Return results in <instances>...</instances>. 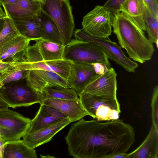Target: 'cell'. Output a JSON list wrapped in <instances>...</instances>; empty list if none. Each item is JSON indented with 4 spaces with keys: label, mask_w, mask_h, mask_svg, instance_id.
<instances>
[{
    "label": "cell",
    "mask_w": 158,
    "mask_h": 158,
    "mask_svg": "<svg viewBox=\"0 0 158 158\" xmlns=\"http://www.w3.org/2000/svg\"><path fill=\"white\" fill-rule=\"evenodd\" d=\"M65 139L69 154L75 158H108L126 153L135 141L134 128L122 119L83 118L71 125Z\"/></svg>",
    "instance_id": "6da1fadb"
},
{
    "label": "cell",
    "mask_w": 158,
    "mask_h": 158,
    "mask_svg": "<svg viewBox=\"0 0 158 158\" xmlns=\"http://www.w3.org/2000/svg\"><path fill=\"white\" fill-rule=\"evenodd\" d=\"M112 27L120 46L133 60L141 64L150 60L155 49L139 27L122 12L113 15Z\"/></svg>",
    "instance_id": "7a4b0ae2"
},
{
    "label": "cell",
    "mask_w": 158,
    "mask_h": 158,
    "mask_svg": "<svg viewBox=\"0 0 158 158\" xmlns=\"http://www.w3.org/2000/svg\"><path fill=\"white\" fill-rule=\"evenodd\" d=\"M63 59L73 63H100L108 69L111 64L106 54L95 44L78 39H73L64 45Z\"/></svg>",
    "instance_id": "3957f363"
},
{
    "label": "cell",
    "mask_w": 158,
    "mask_h": 158,
    "mask_svg": "<svg viewBox=\"0 0 158 158\" xmlns=\"http://www.w3.org/2000/svg\"><path fill=\"white\" fill-rule=\"evenodd\" d=\"M79 99L89 115L98 121L118 119L121 112L117 98L99 97L82 92Z\"/></svg>",
    "instance_id": "277c9868"
},
{
    "label": "cell",
    "mask_w": 158,
    "mask_h": 158,
    "mask_svg": "<svg viewBox=\"0 0 158 158\" xmlns=\"http://www.w3.org/2000/svg\"><path fill=\"white\" fill-rule=\"evenodd\" d=\"M42 8L56 24L65 45L71 40L75 23L69 0H45Z\"/></svg>",
    "instance_id": "5b68a950"
},
{
    "label": "cell",
    "mask_w": 158,
    "mask_h": 158,
    "mask_svg": "<svg viewBox=\"0 0 158 158\" xmlns=\"http://www.w3.org/2000/svg\"><path fill=\"white\" fill-rule=\"evenodd\" d=\"M0 96L12 108L41 104L42 101L41 95L27 85L25 78L5 85L0 88Z\"/></svg>",
    "instance_id": "8992f818"
},
{
    "label": "cell",
    "mask_w": 158,
    "mask_h": 158,
    "mask_svg": "<svg viewBox=\"0 0 158 158\" xmlns=\"http://www.w3.org/2000/svg\"><path fill=\"white\" fill-rule=\"evenodd\" d=\"M75 38L92 43L100 47L108 59L115 62L129 72L134 73L138 64L127 57L121 48L115 42L109 39L92 36L82 29H77L74 32Z\"/></svg>",
    "instance_id": "52a82bcc"
},
{
    "label": "cell",
    "mask_w": 158,
    "mask_h": 158,
    "mask_svg": "<svg viewBox=\"0 0 158 158\" xmlns=\"http://www.w3.org/2000/svg\"><path fill=\"white\" fill-rule=\"evenodd\" d=\"M113 16L106 7L97 5L83 17L82 29L95 37L108 38L112 31Z\"/></svg>",
    "instance_id": "ba28073f"
},
{
    "label": "cell",
    "mask_w": 158,
    "mask_h": 158,
    "mask_svg": "<svg viewBox=\"0 0 158 158\" xmlns=\"http://www.w3.org/2000/svg\"><path fill=\"white\" fill-rule=\"evenodd\" d=\"M117 76L114 70L111 67L98 75L82 92L99 97L117 98Z\"/></svg>",
    "instance_id": "9c48e42d"
},
{
    "label": "cell",
    "mask_w": 158,
    "mask_h": 158,
    "mask_svg": "<svg viewBox=\"0 0 158 158\" xmlns=\"http://www.w3.org/2000/svg\"><path fill=\"white\" fill-rule=\"evenodd\" d=\"M25 79L27 85L40 95L43 89L48 86L71 88L67 80L54 72L43 70H28Z\"/></svg>",
    "instance_id": "30bf717a"
},
{
    "label": "cell",
    "mask_w": 158,
    "mask_h": 158,
    "mask_svg": "<svg viewBox=\"0 0 158 158\" xmlns=\"http://www.w3.org/2000/svg\"><path fill=\"white\" fill-rule=\"evenodd\" d=\"M8 62L12 67L18 69L30 70L39 69L48 71L56 73L67 80L73 63L64 59L45 61L36 60L29 62Z\"/></svg>",
    "instance_id": "8fae6325"
},
{
    "label": "cell",
    "mask_w": 158,
    "mask_h": 158,
    "mask_svg": "<svg viewBox=\"0 0 158 158\" xmlns=\"http://www.w3.org/2000/svg\"><path fill=\"white\" fill-rule=\"evenodd\" d=\"M98 75L91 64L73 63L67 81L79 96Z\"/></svg>",
    "instance_id": "7c38bea8"
},
{
    "label": "cell",
    "mask_w": 158,
    "mask_h": 158,
    "mask_svg": "<svg viewBox=\"0 0 158 158\" xmlns=\"http://www.w3.org/2000/svg\"><path fill=\"white\" fill-rule=\"evenodd\" d=\"M6 17L13 20H23L37 17L42 9V3L32 0H19L11 4H2Z\"/></svg>",
    "instance_id": "4fadbf2b"
},
{
    "label": "cell",
    "mask_w": 158,
    "mask_h": 158,
    "mask_svg": "<svg viewBox=\"0 0 158 158\" xmlns=\"http://www.w3.org/2000/svg\"><path fill=\"white\" fill-rule=\"evenodd\" d=\"M31 120L8 108L0 110V127L10 131L18 140L26 134Z\"/></svg>",
    "instance_id": "5bb4252c"
},
{
    "label": "cell",
    "mask_w": 158,
    "mask_h": 158,
    "mask_svg": "<svg viewBox=\"0 0 158 158\" xmlns=\"http://www.w3.org/2000/svg\"><path fill=\"white\" fill-rule=\"evenodd\" d=\"M42 103L55 108L64 114L71 122L78 121L84 117L89 115L79 98L75 99L48 98L43 100Z\"/></svg>",
    "instance_id": "9a60e30c"
},
{
    "label": "cell",
    "mask_w": 158,
    "mask_h": 158,
    "mask_svg": "<svg viewBox=\"0 0 158 158\" xmlns=\"http://www.w3.org/2000/svg\"><path fill=\"white\" fill-rule=\"evenodd\" d=\"M71 123L66 118L32 133L25 134L23 140L28 147L35 149L50 141L56 134Z\"/></svg>",
    "instance_id": "2e32d148"
},
{
    "label": "cell",
    "mask_w": 158,
    "mask_h": 158,
    "mask_svg": "<svg viewBox=\"0 0 158 158\" xmlns=\"http://www.w3.org/2000/svg\"><path fill=\"white\" fill-rule=\"evenodd\" d=\"M40 105L36 115L31 120L29 127L26 134L32 133L67 118L54 107L43 103Z\"/></svg>",
    "instance_id": "e0dca14e"
},
{
    "label": "cell",
    "mask_w": 158,
    "mask_h": 158,
    "mask_svg": "<svg viewBox=\"0 0 158 158\" xmlns=\"http://www.w3.org/2000/svg\"><path fill=\"white\" fill-rule=\"evenodd\" d=\"M128 158H158V131L152 125L146 139Z\"/></svg>",
    "instance_id": "ac0fdd59"
},
{
    "label": "cell",
    "mask_w": 158,
    "mask_h": 158,
    "mask_svg": "<svg viewBox=\"0 0 158 158\" xmlns=\"http://www.w3.org/2000/svg\"><path fill=\"white\" fill-rule=\"evenodd\" d=\"M145 9L143 0H126L121 5L119 12L123 13L143 30L145 31Z\"/></svg>",
    "instance_id": "d6986e66"
},
{
    "label": "cell",
    "mask_w": 158,
    "mask_h": 158,
    "mask_svg": "<svg viewBox=\"0 0 158 158\" xmlns=\"http://www.w3.org/2000/svg\"><path fill=\"white\" fill-rule=\"evenodd\" d=\"M38 17L42 28L41 39L64 45L58 28L52 18L42 9Z\"/></svg>",
    "instance_id": "ffe728a7"
},
{
    "label": "cell",
    "mask_w": 158,
    "mask_h": 158,
    "mask_svg": "<svg viewBox=\"0 0 158 158\" xmlns=\"http://www.w3.org/2000/svg\"><path fill=\"white\" fill-rule=\"evenodd\" d=\"M34 148L27 145L20 139L6 142L3 158H37Z\"/></svg>",
    "instance_id": "44dd1931"
},
{
    "label": "cell",
    "mask_w": 158,
    "mask_h": 158,
    "mask_svg": "<svg viewBox=\"0 0 158 158\" xmlns=\"http://www.w3.org/2000/svg\"><path fill=\"white\" fill-rule=\"evenodd\" d=\"M13 20L21 35L31 40L41 39L42 28L38 16L26 19Z\"/></svg>",
    "instance_id": "7402d4cb"
},
{
    "label": "cell",
    "mask_w": 158,
    "mask_h": 158,
    "mask_svg": "<svg viewBox=\"0 0 158 158\" xmlns=\"http://www.w3.org/2000/svg\"><path fill=\"white\" fill-rule=\"evenodd\" d=\"M31 41L20 35L6 43L0 49V61L12 58L29 45Z\"/></svg>",
    "instance_id": "603a6c76"
},
{
    "label": "cell",
    "mask_w": 158,
    "mask_h": 158,
    "mask_svg": "<svg viewBox=\"0 0 158 158\" xmlns=\"http://www.w3.org/2000/svg\"><path fill=\"white\" fill-rule=\"evenodd\" d=\"M41 95L42 101L48 98L59 99L79 98L77 92L73 89L56 86L50 85L46 87L42 90Z\"/></svg>",
    "instance_id": "cb8c5ba5"
},
{
    "label": "cell",
    "mask_w": 158,
    "mask_h": 158,
    "mask_svg": "<svg viewBox=\"0 0 158 158\" xmlns=\"http://www.w3.org/2000/svg\"><path fill=\"white\" fill-rule=\"evenodd\" d=\"M4 20L3 29L0 32V49L8 42L20 35L12 19L6 17Z\"/></svg>",
    "instance_id": "d4e9b609"
},
{
    "label": "cell",
    "mask_w": 158,
    "mask_h": 158,
    "mask_svg": "<svg viewBox=\"0 0 158 158\" xmlns=\"http://www.w3.org/2000/svg\"><path fill=\"white\" fill-rule=\"evenodd\" d=\"M145 24V29L148 35V39L152 44H156L157 48H158V19L154 17L146 7Z\"/></svg>",
    "instance_id": "484cf974"
},
{
    "label": "cell",
    "mask_w": 158,
    "mask_h": 158,
    "mask_svg": "<svg viewBox=\"0 0 158 158\" xmlns=\"http://www.w3.org/2000/svg\"><path fill=\"white\" fill-rule=\"evenodd\" d=\"M28 71L12 67L6 71L0 73V88L6 84L25 79Z\"/></svg>",
    "instance_id": "4316f807"
},
{
    "label": "cell",
    "mask_w": 158,
    "mask_h": 158,
    "mask_svg": "<svg viewBox=\"0 0 158 158\" xmlns=\"http://www.w3.org/2000/svg\"><path fill=\"white\" fill-rule=\"evenodd\" d=\"M152 117V125L158 131V86H155L151 100Z\"/></svg>",
    "instance_id": "83f0119b"
},
{
    "label": "cell",
    "mask_w": 158,
    "mask_h": 158,
    "mask_svg": "<svg viewBox=\"0 0 158 158\" xmlns=\"http://www.w3.org/2000/svg\"><path fill=\"white\" fill-rule=\"evenodd\" d=\"M126 0H107L103 6L107 8L113 14L119 12L121 5Z\"/></svg>",
    "instance_id": "f1b7e54d"
},
{
    "label": "cell",
    "mask_w": 158,
    "mask_h": 158,
    "mask_svg": "<svg viewBox=\"0 0 158 158\" xmlns=\"http://www.w3.org/2000/svg\"><path fill=\"white\" fill-rule=\"evenodd\" d=\"M146 7L155 18L158 19V0H143Z\"/></svg>",
    "instance_id": "f546056e"
},
{
    "label": "cell",
    "mask_w": 158,
    "mask_h": 158,
    "mask_svg": "<svg viewBox=\"0 0 158 158\" xmlns=\"http://www.w3.org/2000/svg\"><path fill=\"white\" fill-rule=\"evenodd\" d=\"M0 136L6 142L18 140L16 137L10 131L0 127Z\"/></svg>",
    "instance_id": "4dcf8cb0"
},
{
    "label": "cell",
    "mask_w": 158,
    "mask_h": 158,
    "mask_svg": "<svg viewBox=\"0 0 158 158\" xmlns=\"http://www.w3.org/2000/svg\"><path fill=\"white\" fill-rule=\"evenodd\" d=\"M91 64L96 73L98 75L103 74L108 69L104 65L101 63H92Z\"/></svg>",
    "instance_id": "1f68e13d"
},
{
    "label": "cell",
    "mask_w": 158,
    "mask_h": 158,
    "mask_svg": "<svg viewBox=\"0 0 158 158\" xmlns=\"http://www.w3.org/2000/svg\"><path fill=\"white\" fill-rule=\"evenodd\" d=\"M12 67L7 61H0V73L6 71Z\"/></svg>",
    "instance_id": "d6a6232c"
},
{
    "label": "cell",
    "mask_w": 158,
    "mask_h": 158,
    "mask_svg": "<svg viewBox=\"0 0 158 158\" xmlns=\"http://www.w3.org/2000/svg\"><path fill=\"white\" fill-rule=\"evenodd\" d=\"M129 153H120L114 154L109 156L108 158H128Z\"/></svg>",
    "instance_id": "836d02e7"
},
{
    "label": "cell",
    "mask_w": 158,
    "mask_h": 158,
    "mask_svg": "<svg viewBox=\"0 0 158 158\" xmlns=\"http://www.w3.org/2000/svg\"><path fill=\"white\" fill-rule=\"evenodd\" d=\"M6 142L0 136V158H3V151Z\"/></svg>",
    "instance_id": "e575fe53"
},
{
    "label": "cell",
    "mask_w": 158,
    "mask_h": 158,
    "mask_svg": "<svg viewBox=\"0 0 158 158\" xmlns=\"http://www.w3.org/2000/svg\"><path fill=\"white\" fill-rule=\"evenodd\" d=\"M9 107V105L0 96V110L7 109Z\"/></svg>",
    "instance_id": "d590c367"
},
{
    "label": "cell",
    "mask_w": 158,
    "mask_h": 158,
    "mask_svg": "<svg viewBox=\"0 0 158 158\" xmlns=\"http://www.w3.org/2000/svg\"><path fill=\"white\" fill-rule=\"evenodd\" d=\"M1 4L15 3L19 0H0Z\"/></svg>",
    "instance_id": "8d00e7d4"
},
{
    "label": "cell",
    "mask_w": 158,
    "mask_h": 158,
    "mask_svg": "<svg viewBox=\"0 0 158 158\" xmlns=\"http://www.w3.org/2000/svg\"><path fill=\"white\" fill-rule=\"evenodd\" d=\"M1 6L2 5H0V19L5 18L6 17V15Z\"/></svg>",
    "instance_id": "74e56055"
},
{
    "label": "cell",
    "mask_w": 158,
    "mask_h": 158,
    "mask_svg": "<svg viewBox=\"0 0 158 158\" xmlns=\"http://www.w3.org/2000/svg\"><path fill=\"white\" fill-rule=\"evenodd\" d=\"M4 18L0 19V32L3 29L4 23Z\"/></svg>",
    "instance_id": "f35d334b"
},
{
    "label": "cell",
    "mask_w": 158,
    "mask_h": 158,
    "mask_svg": "<svg viewBox=\"0 0 158 158\" xmlns=\"http://www.w3.org/2000/svg\"><path fill=\"white\" fill-rule=\"evenodd\" d=\"M34 1L39 2L42 3V4H44L45 3V0H32Z\"/></svg>",
    "instance_id": "ab89813d"
},
{
    "label": "cell",
    "mask_w": 158,
    "mask_h": 158,
    "mask_svg": "<svg viewBox=\"0 0 158 158\" xmlns=\"http://www.w3.org/2000/svg\"><path fill=\"white\" fill-rule=\"evenodd\" d=\"M0 5H2L0 0Z\"/></svg>",
    "instance_id": "60d3db41"
}]
</instances>
